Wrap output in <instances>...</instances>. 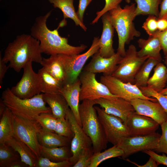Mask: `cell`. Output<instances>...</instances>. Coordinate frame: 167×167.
Returning a JSON list of instances; mask_svg holds the SVG:
<instances>
[{"label": "cell", "mask_w": 167, "mask_h": 167, "mask_svg": "<svg viewBox=\"0 0 167 167\" xmlns=\"http://www.w3.org/2000/svg\"><path fill=\"white\" fill-rule=\"evenodd\" d=\"M81 85L78 78L71 84L63 85L59 93L66 99L77 122L82 127L79 111Z\"/></svg>", "instance_id": "obj_20"}, {"label": "cell", "mask_w": 167, "mask_h": 167, "mask_svg": "<svg viewBox=\"0 0 167 167\" xmlns=\"http://www.w3.org/2000/svg\"><path fill=\"white\" fill-rule=\"evenodd\" d=\"M79 105L82 127L90 139L94 153L105 149L108 141L94 106V100H84Z\"/></svg>", "instance_id": "obj_4"}, {"label": "cell", "mask_w": 167, "mask_h": 167, "mask_svg": "<svg viewBox=\"0 0 167 167\" xmlns=\"http://www.w3.org/2000/svg\"><path fill=\"white\" fill-rule=\"evenodd\" d=\"M54 132L59 135L71 140L74 136L70 123L66 118H57Z\"/></svg>", "instance_id": "obj_36"}, {"label": "cell", "mask_w": 167, "mask_h": 167, "mask_svg": "<svg viewBox=\"0 0 167 167\" xmlns=\"http://www.w3.org/2000/svg\"><path fill=\"white\" fill-rule=\"evenodd\" d=\"M41 81V92L45 94L58 93L62 84L51 75L44 68L39 70Z\"/></svg>", "instance_id": "obj_30"}, {"label": "cell", "mask_w": 167, "mask_h": 167, "mask_svg": "<svg viewBox=\"0 0 167 167\" xmlns=\"http://www.w3.org/2000/svg\"><path fill=\"white\" fill-rule=\"evenodd\" d=\"M162 134L159 140L156 148L153 150L156 153L167 155V121L160 125Z\"/></svg>", "instance_id": "obj_40"}, {"label": "cell", "mask_w": 167, "mask_h": 167, "mask_svg": "<svg viewBox=\"0 0 167 167\" xmlns=\"http://www.w3.org/2000/svg\"><path fill=\"white\" fill-rule=\"evenodd\" d=\"M52 11L37 17L31 28L30 35L40 41L41 52L49 55L79 54L87 48V46L83 44L76 46L71 45L68 43V38L59 35V27L53 30L48 28L46 22Z\"/></svg>", "instance_id": "obj_1"}, {"label": "cell", "mask_w": 167, "mask_h": 167, "mask_svg": "<svg viewBox=\"0 0 167 167\" xmlns=\"http://www.w3.org/2000/svg\"><path fill=\"white\" fill-rule=\"evenodd\" d=\"M153 74L149 78L147 86L160 92L164 88L167 83V67L161 62L155 67Z\"/></svg>", "instance_id": "obj_27"}, {"label": "cell", "mask_w": 167, "mask_h": 167, "mask_svg": "<svg viewBox=\"0 0 167 167\" xmlns=\"http://www.w3.org/2000/svg\"><path fill=\"white\" fill-rule=\"evenodd\" d=\"M130 136H142L156 132L160 124L153 119L135 112L128 118L125 123Z\"/></svg>", "instance_id": "obj_15"}, {"label": "cell", "mask_w": 167, "mask_h": 167, "mask_svg": "<svg viewBox=\"0 0 167 167\" xmlns=\"http://www.w3.org/2000/svg\"><path fill=\"white\" fill-rule=\"evenodd\" d=\"M100 81L108 87L113 94L128 101L140 98L157 101L154 98L144 95L135 84L123 82L112 75H103L101 77Z\"/></svg>", "instance_id": "obj_12"}, {"label": "cell", "mask_w": 167, "mask_h": 167, "mask_svg": "<svg viewBox=\"0 0 167 167\" xmlns=\"http://www.w3.org/2000/svg\"><path fill=\"white\" fill-rule=\"evenodd\" d=\"M158 18L153 15H148L143 24L142 27L149 36L156 34L159 31L157 25Z\"/></svg>", "instance_id": "obj_41"}, {"label": "cell", "mask_w": 167, "mask_h": 167, "mask_svg": "<svg viewBox=\"0 0 167 167\" xmlns=\"http://www.w3.org/2000/svg\"><path fill=\"white\" fill-rule=\"evenodd\" d=\"M148 58L139 56L136 47L134 45H130L111 75L123 82L134 84L136 74Z\"/></svg>", "instance_id": "obj_7"}, {"label": "cell", "mask_w": 167, "mask_h": 167, "mask_svg": "<svg viewBox=\"0 0 167 167\" xmlns=\"http://www.w3.org/2000/svg\"></svg>", "instance_id": "obj_55"}, {"label": "cell", "mask_w": 167, "mask_h": 167, "mask_svg": "<svg viewBox=\"0 0 167 167\" xmlns=\"http://www.w3.org/2000/svg\"><path fill=\"white\" fill-rule=\"evenodd\" d=\"M40 145L47 148L68 146L71 140L57 134L42 129L37 134Z\"/></svg>", "instance_id": "obj_26"}, {"label": "cell", "mask_w": 167, "mask_h": 167, "mask_svg": "<svg viewBox=\"0 0 167 167\" xmlns=\"http://www.w3.org/2000/svg\"><path fill=\"white\" fill-rule=\"evenodd\" d=\"M9 66H7L6 63L2 60L1 53H0V86L1 87L2 84L3 79L9 67Z\"/></svg>", "instance_id": "obj_46"}, {"label": "cell", "mask_w": 167, "mask_h": 167, "mask_svg": "<svg viewBox=\"0 0 167 167\" xmlns=\"http://www.w3.org/2000/svg\"><path fill=\"white\" fill-rule=\"evenodd\" d=\"M92 1V0H79L78 9L76 13L78 19L83 23H84V11L87 7Z\"/></svg>", "instance_id": "obj_44"}, {"label": "cell", "mask_w": 167, "mask_h": 167, "mask_svg": "<svg viewBox=\"0 0 167 167\" xmlns=\"http://www.w3.org/2000/svg\"><path fill=\"white\" fill-rule=\"evenodd\" d=\"M159 62H160L156 59L148 58L136 74L135 77L134 84L139 87L147 86L151 71Z\"/></svg>", "instance_id": "obj_32"}, {"label": "cell", "mask_w": 167, "mask_h": 167, "mask_svg": "<svg viewBox=\"0 0 167 167\" xmlns=\"http://www.w3.org/2000/svg\"><path fill=\"white\" fill-rule=\"evenodd\" d=\"M6 106L3 102L2 99L0 100V116L2 115L3 113L5 110Z\"/></svg>", "instance_id": "obj_51"}, {"label": "cell", "mask_w": 167, "mask_h": 167, "mask_svg": "<svg viewBox=\"0 0 167 167\" xmlns=\"http://www.w3.org/2000/svg\"><path fill=\"white\" fill-rule=\"evenodd\" d=\"M102 20L103 30L100 38L98 52L102 57L109 58L116 53L113 45L115 29L112 24L108 12L102 15Z\"/></svg>", "instance_id": "obj_19"}, {"label": "cell", "mask_w": 167, "mask_h": 167, "mask_svg": "<svg viewBox=\"0 0 167 167\" xmlns=\"http://www.w3.org/2000/svg\"><path fill=\"white\" fill-rule=\"evenodd\" d=\"M161 135L156 132L147 135L126 137L117 146L123 151L122 157L125 159L138 152L147 150H154L157 147Z\"/></svg>", "instance_id": "obj_13"}, {"label": "cell", "mask_w": 167, "mask_h": 167, "mask_svg": "<svg viewBox=\"0 0 167 167\" xmlns=\"http://www.w3.org/2000/svg\"><path fill=\"white\" fill-rule=\"evenodd\" d=\"M71 166L69 160L56 162L41 156L37 158L35 167H69Z\"/></svg>", "instance_id": "obj_38"}, {"label": "cell", "mask_w": 167, "mask_h": 167, "mask_svg": "<svg viewBox=\"0 0 167 167\" xmlns=\"http://www.w3.org/2000/svg\"><path fill=\"white\" fill-rule=\"evenodd\" d=\"M13 136L26 144L36 156H41V146L37 138V134L42 129L35 120L24 118L13 114Z\"/></svg>", "instance_id": "obj_6"}, {"label": "cell", "mask_w": 167, "mask_h": 167, "mask_svg": "<svg viewBox=\"0 0 167 167\" xmlns=\"http://www.w3.org/2000/svg\"><path fill=\"white\" fill-rule=\"evenodd\" d=\"M28 166L22 161L21 159L15 160L9 164L6 167H27Z\"/></svg>", "instance_id": "obj_50"}, {"label": "cell", "mask_w": 167, "mask_h": 167, "mask_svg": "<svg viewBox=\"0 0 167 167\" xmlns=\"http://www.w3.org/2000/svg\"><path fill=\"white\" fill-rule=\"evenodd\" d=\"M1 116L0 120V144L5 143L14 135L13 114L6 107Z\"/></svg>", "instance_id": "obj_29"}, {"label": "cell", "mask_w": 167, "mask_h": 167, "mask_svg": "<svg viewBox=\"0 0 167 167\" xmlns=\"http://www.w3.org/2000/svg\"><path fill=\"white\" fill-rule=\"evenodd\" d=\"M40 64L63 85L66 74L61 54L52 55L48 58H43Z\"/></svg>", "instance_id": "obj_23"}, {"label": "cell", "mask_w": 167, "mask_h": 167, "mask_svg": "<svg viewBox=\"0 0 167 167\" xmlns=\"http://www.w3.org/2000/svg\"><path fill=\"white\" fill-rule=\"evenodd\" d=\"M43 100L50 108L52 113L57 118H65L70 109L66 99L60 93H43Z\"/></svg>", "instance_id": "obj_24"}, {"label": "cell", "mask_w": 167, "mask_h": 167, "mask_svg": "<svg viewBox=\"0 0 167 167\" xmlns=\"http://www.w3.org/2000/svg\"><path fill=\"white\" fill-rule=\"evenodd\" d=\"M40 153L41 156L56 162L69 160L72 156L69 146L52 148L41 146Z\"/></svg>", "instance_id": "obj_28"}, {"label": "cell", "mask_w": 167, "mask_h": 167, "mask_svg": "<svg viewBox=\"0 0 167 167\" xmlns=\"http://www.w3.org/2000/svg\"><path fill=\"white\" fill-rule=\"evenodd\" d=\"M158 30L163 31L167 29V19L165 18L158 19L157 21Z\"/></svg>", "instance_id": "obj_49"}, {"label": "cell", "mask_w": 167, "mask_h": 167, "mask_svg": "<svg viewBox=\"0 0 167 167\" xmlns=\"http://www.w3.org/2000/svg\"><path fill=\"white\" fill-rule=\"evenodd\" d=\"M143 152L152 158L156 162L158 166L162 164L167 166V156L165 153H163L162 155H160L154 151L151 150H145Z\"/></svg>", "instance_id": "obj_43"}, {"label": "cell", "mask_w": 167, "mask_h": 167, "mask_svg": "<svg viewBox=\"0 0 167 167\" xmlns=\"http://www.w3.org/2000/svg\"><path fill=\"white\" fill-rule=\"evenodd\" d=\"M32 63L29 62L24 66L21 79L10 89L13 93L21 99L30 98L41 92V78L33 70Z\"/></svg>", "instance_id": "obj_11"}, {"label": "cell", "mask_w": 167, "mask_h": 167, "mask_svg": "<svg viewBox=\"0 0 167 167\" xmlns=\"http://www.w3.org/2000/svg\"><path fill=\"white\" fill-rule=\"evenodd\" d=\"M20 159L19 154L5 143L0 144V167H6L11 162Z\"/></svg>", "instance_id": "obj_34"}, {"label": "cell", "mask_w": 167, "mask_h": 167, "mask_svg": "<svg viewBox=\"0 0 167 167\" xmlns=\"http://www.w3.org/2000/svg\"><path fill=\"white\" fill-rule=\"evenodd\" d=\"M94 154L92 147L88 148L82 152L73 167H89Z\"/></svg>", "instance_id": "obj_39"}, {"label": "cell", "mask_w": 167, "mask_h": 167, "mask_svg": "<svg viewBox=\"0 0 167 167\" xmlns=\"http://www.w3.org/2000/svg\"><path fill=\"white\" fill-rule=\"evenodd\" d=\"M136 3L126 5L123 8L119 5L108 12L112 24L118 35L117 52L122 57L125 54V45L129 44L134 38L139 37L141 34L136 29L133 22L136 17Z\"/></svg>", "instance_id": "obj_3"}, {"label": "cell", "mask_w": 167, "mask_h": 167, "mask_svg": "<svg viewBox=\"0 0 167 167\" xmlns=\"http://www.w3.org/2000/svg\"><path fill=\"white\" fill-rule=\"evenodd\" d=\"M122 57L117 52L110 57H103L98 51L92 56L91 60L84 67V71L111 75L117 69Z\"/></svg>", "instance_id": "obj_18"}, {"label": "cell", "mask_w": 167, "mask_h": 167, "mask_svg": "<svg viewBox=\"0 0 167 167\" xmlns=\"http://www.w3.org/2000/svg\"><path fill=\"white\" fill-rule=\"evenodd\" d=\"M125 160L139 167H156L158 166L156 161L150 156L148 161L145 164L143 165H139L136 163L130 161L128 159H125Z\"/></svg>", "instance_id": "obj_48"}, {"label": "cell", "mask_w": 167, "mask_h": 167, "mask_svg": "<svg viewBox=\"0 0 167 167\" xmlns=\"http://www.w3.org/2000/svg\"><path fill=\"white\" fill-rule=\"evenodd\" d=\"M158 18L167 19V0H162L160 5V11Z\"/></svg>", "instance_id": "obj_47"}, {"label": "cell", "mask_w": 167, "mask_h": 167, "mask_svg": "<svg viewBox=\"0 0 167 167\" xmlns=\"http://www.w3.org/2000/svg\"><path fill=\"white\" fill-rule=\"evenodd\" d=\"M125 2L128 3H129L131 2V0H125Z\"/></svg>", "instance_id": "obj_54"}, {"label": "cell", "mask_w": 167, "mask_h": 167, "mask_svg": "<svg viewBox=\"0 0 167 167\" xmlns=\"http://www.w3.org/2000/svg\"><path fill=\"white\" fill-rule=\"evenodd\" d=\"M130 103L136 112L153 119L160 125L167 121V113L158 101L135 98Z\"/></svg>", "instance_id": "obj_17"}, {"label": "cell", "mask_w": 167, "mask_h": 167, "mask_svg": "<svg viewBox=\"0 0 167 167\" xmlns=\"http://www.w3.org/2000/svg\"><path fill=\"white\" fill-rule=\"evenodd\" d=\"M164 63L165 64L167 67V54L165 56Z\"/></svg>", "instance_id": "obj_53"}, {"label": "cell", "mask_w": 167, "mask_h": 167, "mask_svg": "<svg viewBox=\"0 0 167 167\" xmlns=\"http://www.w3.org/2000/svg\"><path fill=\"white\" fill-rule=\"evenodd\" d=\"M139 88L144 95L156 99L167 113V95L162 94L147 86Z\"/></svg>", "instance_id": "obj_37"}, {"label": "cell", "mask_w": 167, "mask_h": 167, "mask_svg": "<svg viewBox=\"0 0 167 167\" xmlns=\"http://www.w3.org/2000/svg\"><path fill=\"white\" fill-rule=\"evenodd\" d=\"M55 8L61 10L63 14V19L59 23L58 26L63 27L66 24V19L70 18L74 22L75 25L79 26L86 32L87 28L78 19L74 6V0H48Z\"/></svg>", "instance_id": "obj_22"}, {"label": "cell", "mask_w": 167, "mask_h": 167, "mask_svg": "<svg viewBox=\"0 0 167 167\" xmlns=\"http://www.w3.org/2000/svg\"><path fill=\"white\" fill-rule=\"evenodd\" d=\"M159 92L163 95H167V85L164 88Z\"/></svg>", "instance_id": "obj_52"}, {"label": "cell", "mask_w": 167, "mask_h": 167, "mask_svg": "<svg viewBox=\"0 0 167 167\" xmlns=\"http://www.w3.org/2000/svg\"><path fill=\"white\" fill-rule=\"evenodd\" d=\"M2 99L13 114L27 119L35 120V118L42 113H52L50 108L46 105L43 93L30 98L21 99L7 88L3 92Z\"/></svg>", "instance_id": "obj_5"}, {"label": "cell", "mask_w": 167, "mask_h": 167, "mask_svg": "<svg viewBox=\"0 0 167 167\" xmlns=\"http://www.w3.org/2000/svg\"><path fill=\"white\" fill-rule=\"evenodd\" d=\"M157 32L154 35L149 36L147 39L143 38L138 39L137 42L140 49L137 51L139 56L141 57H148L161 62L162 58L161 51L162 50V48Z\"/></svg>", "instance_id": "obj_21"}, {"label": "cell", "mask_w": 167, "mask_h": 167, "mask_svg": "<svg viewBox=\"0 0 167 167\" xmlns=\"http://www.w3.org/2000/svg\"><path fill=\"white\" fill-rule=\"evenodd\" d=\"M100 44V38L94 37L90 47L84 53L73 55L61 54L66 74L63 85L71 84L79 78L86 61L99 50Z\"/></svg>", "instance_id": "obj_8"}, {"label": "cell", "mask_w": 167, "mask_h": 167, "mask_svg": "<svg viewBox=\"0 0 167 167\" xmlns=\"http://www.w3.org/2000/svg\"><path fill=\"white\" fill-rule=\"evenodd\" d=\"M136 6L135 14L140 15H153L157 18L160 11L159 6L162 0H135Z\"/></svg>", "instance_id": "obj_31"}, {"label": "cell", "mask_w": 167, "mask_h": 167, "mask_svg": "<svg viewBox=\"0 0 167 167\" xmlns=\"http://www.w3.org/2000/svg\"><path fill=\"white\" fill-rule=\"evenodd\" d=\"M79 78L81 84L80 101L95 100L101 98L113 99L118 97L113 94L105 84L97 81L95 73L84 71Z\"/></svg>", "instance_id": "obj_9"}, {"label": "cell", "mask_w": 167, "mask_h": 167, "mask_svg": "<svg viewBox=\"0 0 167 167\" xmlns=\"http://www.w3.org/2000/svg\"><path fill=\"white\" fill-rule=\"evenodd\" d=\"M35 119L40 123L43 130L54 132L57 118L52 113H42L36 116Z\"/></svg>", "instance_id": "obj_35"}, {"label": "cell", "mask_w": 167, "mask_h": 167, "mask_svg": "<svg viewBox=\"0 0 167 167\" xmlns=\"http://www.w3.org/2000/svg\"><path fill=\"white\" fill-rule=\"evenodd\" d=\"M94 101L96 104L99 105L106 113L119 118L125 123L135 112L130 102L119 97L113 99L101 98Z\"/></svg>", "instance_id": "obj_16"}, {"label": "cell", "mask_w": 167, "mask_h": 167, "mask_svg": "<svg viewBox=\"0 0 167 167\" xmlns=\"http://www.w3.org/2000/svg\"><path fill=\"white\" fill-rule=\"evenodd\" d=\"M94 107L108 142L117 146L124 138L130 136L127 126L121 118L106 113L99 107Z\"/></svg>", "instance_id": "obj_10"}, {"label": "cell", "mask_w": 167, "mask_h": 167, "mask_svg": "<svg viewBox=\"0 0 167 167\" xmlns=\"http://www.w3.org/2000/svg\"><path fill=\"white\" fill-rule=\"evenodd\" d=\"M122 0H105V5L103 9L96 13V16L92 21L91 24H93L96 23L100 18L105 13L117 7Z\"/></svg>", "instance_id": "obj_42"}, {"label": "cell", "mask_w": 167, "mask_h": 167, "mask_svg": "<svg viewBox=\"0 0 167 167\" xmlns=\"http://www.w3.org/2000/svg\"><path fill=\"white\" fill-rule=\"evenodd\" d=\"M40 41L30 34L17 36L6 47L2 61L19 72L28 62L41 63L43 58Z\"/></svg>", "instance_id": "obj_2"}, {"label": "cell", "mask_w": 167, "mask_h": 167, "mask_svg": "<svg viewBox=\"0 0 167 167\" xmlns=\"http://www.w3.org/2000/svg\"><path fill=\"white\" fill-rule=\"evenodd\" d=\"M65 118L69 121L74 133L71 143L72 156L69 160L73 166L83 151L92 147V144L90 139L79 125L70 109L67 111Z\"/></svg>", "instance_id": "obj_14"}, {"label": "cell", "mask_w": 167, "mask_h": 167, "mask_svg": "<svg viewBox=\"0 0 167 167\" xmlns=\"http://www.w3.org/2000/svg\"><path fill=\"white\" fill-rule=\"evenodd\" d=\"M124 153L122 150L116 145L105 150L103 152L94 153L89 167H97L102 162L112 158L122 156Z\"/></svg>", "instance_id": "obj_33"}, {"label": "cell", "mask_w": 167, "mask_h": 167, "mask_svg": "<svg viewBox=\"0 0 167 167\" xmlns=\"http://www.w3.org/2000/svg\"><path fill=\"white\" fill-rule=\"evenodd\" d=\"M5 143L19 155L22 161L29 167H35L37 157L30 148L23 142L13 136Z\"/></svg>", "instance_id": "obj_25"}, {"label": "cell", "mask_w": 167, "mask_h": 167, "mask_svg": "<svg viewBox=\"0 0 167 167\" xmlns=\"http://www.w3.org/2000/svg\"><path fill=\"white\" fill-rule=\"evenodd\" d=\"M157 35L161 44L162 50L165 56L167 54V29L163 31H158Z\"/></svg>", "instance_id": "obj_45"}]
</instances>
